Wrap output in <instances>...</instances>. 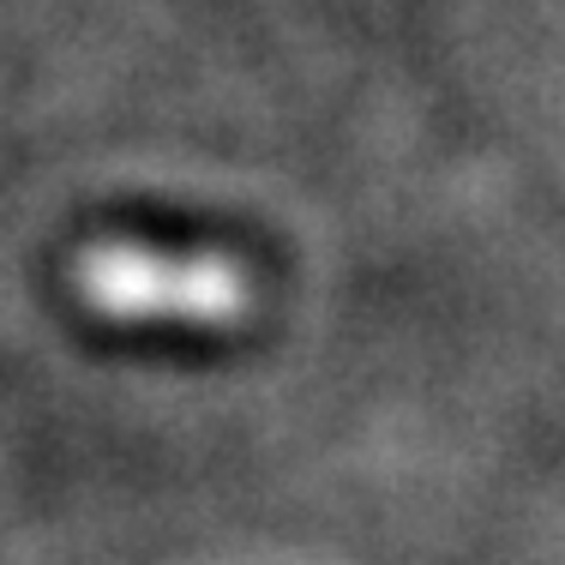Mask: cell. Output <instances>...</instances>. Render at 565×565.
Segmentation results:
<instances>
[{
	"mask_svg": "<svg viewBox=\"0 0 565 565\" xmlns=\"http://www.w3.org/2000/svg\"><path fill=\"white\" fill-rule=\"evenodd\" d=\"M73 295L103 326L235 331L253 313V277L228 253H163L145 241H90L73 259Z\"/></svg>",
	"mask_w": 565,
	"mask_h": 565,
	"instance_id": "1",
	"label": "cell"
}]
</instances>
